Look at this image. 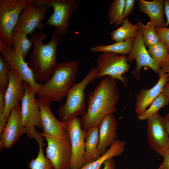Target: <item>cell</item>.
Listing matches in <instances>:
<instances>
[{"label": "cell", "mask_w": 169, "mask_h": 169, "mask_svg": "<svg viewBox=\"0 0 169 169\" xmlns=\"http://www.w3.org/2000/svg\"><path fill=\"white\" fill-rule=\"evenodd\" d=\"M159 79L152 88H142L136 95L135 111L138 115L145 111L162 91L164 86L168 81V75L162 71L161 68L158 74Z\"/></svg>", "instance_id": "cell-18"}, {"label": "cell", "mask_w": 169, "mask_h": 169, "mask_svg": "<svg viewBox=\"0 0 169 169\" xmlns=\"http://www.w3.org/2000/svg\"><path fill=\"white\" fill-rule=\"evenodd\" d=\"M11 45L24 59L27 57L33 45L30 39L28 38L27 34L22 32L13 34Z\"/></svg>", "instance_id": "cell-25"}, {"label": "cell", "mask_w": 169, "mask_h": 169, "mask_svg": "<svg viewBox=\"0 0 169 169\" xmlns=\"http://www.w3.org/2000/svg\"><path fill=\"white\" fill-rule=\"evenodd\" d=\"M103 167L102 169H115V163L113 158L105 160L103 162Z\"/></svg>", "instance_id": "cell-35"}, {"label": "cell", "mask_w": 169, "mask_h": 169, "mask_svg": "<svg viewBox=\"0 0 169 169\" xmlns=\"http://www.w3.org/2000/svg\"><path fill=\"white\" fill-rule=\"evenodd\" d=\"M50 8L47 5H37L30 2L20 15L13 34L22 32L31 35L36 29L42 31L44 27L42 21Z\"/></svg>", "instance_id": "cell-12"}, {"label": "cell", "mask_w": 169, "mask_h": 169, "mask_svg": "<svg viewBox=\"0 0 169 169\" xmlns=\"http://www.w3.org/2000/svg\"><path fill=\"white\" fill-rule=\"evenodd\" d=\"M147 138L151 149L162 156L167 150L169 136L164 117L158 112L147 119Z\"/></svg>", "instance_id": "cell-14"}, {"label": "cell", "mask_w": 169, "mask_h": 169, "mask_svg": "<svg viewBox=\"0 0 169 169\" xmlns=\"http://www.w3.org/2000/svg\"><path fill=\"white\" fill-rule=\"evenodd\" d=\"M25 133L22 123L21 105L12 109L9 119L0 135V149H8Z\"/></svg>", "instance_id": "cell-17"}, {"label": "cell", "mask_w": 169, "mask_h": 169, "mask_svg": "<svg viewBox=\"0 0 169 169\" xmlns=\"http://www.w3.org/2000/svg\"><path fill=\"white\" fill-rule=\"evenodd\" d=\"M68 123L71 148L70 169H80L85 165L86 132L82 129L78 117L72 119Z\"/></svg>", "instance_id": "cell-13"}, {"label": "cell", "mask_w": 169, "mask_h": 169, "mask_svg": "<svg viewBox=\"0 0 169 169\" xmlns=\"http://www.w3.org/2000/svg\"><path fill=\"white\" fill-rule=\"evenodd\" d=\"M40 109V117L43 133L50 136L61 138L68 135V123L57 119L50 108V103L40 98L36 99Z\"/></svg>", "instance_id": "cell-16"}, {"label": "cell", "mask_w": 169, "mask_h": 169, "mask_svg": "<svg viewBox=\"0 0 169 169\" xmlns=\"http://www.w3.org/2000/svg\"><path fill=\"white\" fill-rule=\"evenodd\" d=\"M142 34V40L146 47H149L158 43L161 39L156 32V27L150 21L146 25L143 24L141 21L138 22Z\"/></svg>", "instance_id": "cell-26"}, {"label": "cell", "mask_w": 169, "mask_h": 169, "mask_svg": "<svg viewBox=\"0 0 169 169\" xmlns=\"http://www.w3.org/2000/svg\"><path fill=\"white\" fill-rule=\"evenodd\" d=\"M163 117L166 127L169 136V120L166 118L165 117ZM166 150H169V139L167 146Z\"/></svg>", "instance_id": "cell-40"}, {"label": "cell", "mask_w": 169, "mask_h": 169, "mask_svg": "<svg viewBox=\"0 0 169 169\" xmlns=\"http://www.w3.org/2000/svg\"><path fill=\"white\" fill-rule=\"evenodd\" d=\"M126 141L117 139L106 152L96 160L85 164L80 169H100L106 160L121 155L124 152Z\"/></svg>", "instance_id": "cell-22"}, {"label": "cell", "mask_w": 169, "mask_h": 169, "mask_svg": "<svg viewBox=\"0 0 169 169\" xmlns=\"http://www.w3.org/2000/svg\"><path fill=\"white\" fill-rule=\"evenodd\" d=\"M169 103V99L162 93L160 94L152 102L148 108L143 112L137 115L140 120H147L151 116L158 112V111Z\"/></svg>", "instance_id": "cell-28"}, {"label": "cell", "mask_w": 169, "mask_h": 169, "mask_svg": "<svg viewBox=\"0 0 169 169\" xmlns=\"http://www.w3.org/2000/svg\"><path fill=\"white\" fill-rule=\"evenodd\" d=\"M155 29L161 40L166 44L169 53V28L156 27Z\"/></svg>", "instance_id": "cell-32"}, {"label": "cell", "mask_w": 169, "mask_h": 169, "mask_svg": "<svg viewBox=\"0 0 169 169\" xmlns=\"http://www.w3.org/2000/svg\"><path fill=\"white\" fill-rule=\"evenodd\" d=\"M78 63V60H71L58 63L50 78L41 84L36 93L38 98L50 103L62 101L74 85Z\"/></svg>", "instance_id": "cell-3"}, {"label": "cell", "mask_w": 169, "mask_h": 169, "mask_svg": "<svg viewBox=\"0 0 169 169\" xmlns=\"http://www.w3.org/2000/svg\"><path fill=\"white\" fill-rule=\"evenodd\" d=\"M162 71L168 75V81H169V54L165 60L160 65Z\"/></svg>", "instance_id": "cell-36"}, {"label": "cell", "mask_w": 169, "mask_h": 169, "mask_svg": "<svg viewBox=\"0 0 169 169\" xmlns=\"http://www.w3.org/2000/svg\"><path fill=\"white\" fill-rule=\"evenodd\" d=\"M99 141L98 150L102 156L107 151V148L116 141L118 122L113 114L105 117L99 126Z\"/></svg>", "instance_id": "cell-19"}, {"label": "cell", "mask_w": 169, "mask_h": 169, "mask_svg": "<svg viewBox=\"0 0 169 169\" xmlns=\"http://www.w3.org/2000/svg\"><path fill=\"white\" fill-rule=\"evenodd\" d=\"M98 72L97 67H92L79 82L74 84L66 96L65 103L59 108L58 115L59 120L68 122L72 119L83 115L86 112L84 90L90 83L94 82Z\"/></svg>", "instance_id": "cell-4"}, {"label": "cell", "mask_w": 169, "mask_h": 169, "mask_svg": "<svg viewBox=\"0 0 169 169\" xmlns=\"http://www.w3.org/2000/svg\"><path fill=\"white\" fill-rule=\"evenodd\" d=\"M39 133L46 138V157L51 162L54 169H70L71 157L70 141L68 135L61 138Z\"/></svg>", "instance_id": "cell-9"}, {"label": "cell", "mask_w": 169, "mask_h": 169, "mask_svg": "<svg viewBox=\"0 0 169 169\" xmlns=\"http://www.w3.org/2000/svg\"><path fill=\"white\" fill-rule=\"evenodd\" d=\"M138 2L139 11L146 14L156 27H165V22L163 17L164 0L147 1L139 0Z\"/></svg>", "instance_id": "cell-20"}, {"label": "cell", "mask_w": 169, "mask_h": 169, "mask_svg": "<svg viewBox=\"0 0 169 169\" xmlns=\"http://www.w3.org/2000/svg\"><path fill=\"white\" fill-rule=\"evenodd\" d=\"M147 51L151 57L159 66L169 54L166 44L161 40L157 44L148 47Z\"/></svg>", "instance_id": "cell-30"}, {"label": "cell", "mask_w": 169, "mask_h": 169, "mask_svg": "<svg viewBox=\"0 0 169 169\" xmlns=\"http://www.w3.org/2000/svg\"><path fill=\"white\" fill-rule=\"evenodd\" d=\"M126 0H114L110 4L108 17L110 24H120Z\"/></svg>", "instance_id": "cell-29"}, {"label": "cell", "mask_w": 169, "mask_h": 169, "mask_svg": "<svg viewBox=\"0 0 169 169\" xmlns=\"http://www.w3.org/2000/svg\"><path fill=\"white\" fill-rule=\"evenodd\" d=\"M135 0H126L123 11L122 15L120 24L122 23L123 20L129 15L134 8ZM119 24V25H120Z\"/></svg>", "instance_id": "cell-33"}, {"label": "cell", "mask_w": 169, "mask_h": 169, "mask_svg": "<svg viewBox=\"0 0 169 169\" xmlns=\"http://www.w3.org/2000/svg\"><path fill=\"white\" fill-rule=\"evenodd\" d=\"M10 68L7 62L0 55V89L6 90L9 83L8 71Z\"/></svg>", "instance_id": "cell-31"}, {"label": "cell", "mask_w": 169, "mask_h": 169, "mask_svg": "<svg viewBox=\"0 0 169 169\" xmlns=\"http://www.w3.org/2000/svg\"><path fill=\"white\" fill-rule=\"evenodd\" d=\"M47 37L45 33L40 32L29 37L33 47L29 56V64L36 82L41 84L50 78L58 65L56 55L61 40V37L54 31L50 41L43 43Z\"/></svg>", "instance_id": "cell-2"}, {"label": "cell", "mask_w": 169, "mask_h": 169, "mask_svg": "<svg viewBox=\"0 0 169 169\" xmlns=\"http://www.w3.org/2000/svg\"><path fill=\"white\" fill-rule=\"evenodd\" d=\"M122 24L120 27L113 30L110 33L111 39L115 42L135 38L138 33L139 25L132 24L127 18L123 20Z\"/></svg>", "instance_id": "cell-24"}, {"label": "cell", "mask_w": 169, "mask_h": 169, "mask_svg": "<svg viewBox=\"0 0 169 169\" xmlns=\"http://www.w3.org/2000/svg\"><path fill=\"white\" fill-rule=\"evenodd\" d=\"M85 139V164L94 161L102 156L98 150L99 141V127L86 132Z\"/></svg>", "instance_id": "cell-21"}, {"label": "cell", "mask_w": 169, "mask_h": 169, "mask_svg": "<svg viewBox=\"0 0 169 169\" xmlns=\"http://www.w3.org/2000/svg\"><path fill=\"white\" fill-rule=\"evenodd\" d=\"M162 156L163 161L158 169H169V150H167Z\"/></svg>", "instance_id": "cell-34"}, {"label": "cell", "mask_w": 169, "mask_h": 169, "mask_svg": "<svg viewBox=\"0 0 169 169\" xmlns=\"http://www.w3.org/2000/svg\"><path fill=\"white\" fill-rule=\"evenodd\" d=\"M134 59L136 61V67L134 70L132 71V74L136 79H139L140 72L141 68L143 67L151 69L158 75L160 67L151 57L146 49L140 28L132 44L131 51L126 56L128 63L132 62Z\"/></svg>", "instance_id": "cell-15"}, {"label": "cell", "mask_w": 169, "mask_h": 169, "mask_svg": "<svg viewBox=\"0 0 169 169\" xmlns=\"http://www.w3.org/2000/svg\"><path fill=\"white\" fill-rule=\"evenodd\" d=\"M44 137L37 140L39 146V151L36 157L29 162L28 166L30 169H54L50 161L44 155L42 147Z\"/></svg>", "instance_id": "cell-27"}, {"label": "cell", "mask_w": 169, "mask_h": 169, "mask_svg": "<svg viewBox=\"0 0 169 169\" xmlns=\"http://www.w3.org/2000/svg\"><path fill=\"white\" fill-rule=\"evenodd\" d=\"M164 13L165 14L166 21L165 22V27L169 25V0H164Z\"/></svg>", "instance_id": "cell-38"}, {"label": "cell", "mask_w": 169, "mask_h": 169, "mask_svg": "<svg viewBox=\"0 0 169 169\" xmlns=\"http://www.w3.org/2000/svg\"><path fill=\"white\" fill-rule=\"evenodd\" d=\"M88 97L87 110L79 119L81 127L86 132L98 126L106 116L116 111L120 98L117 80L104 77Z\"/></svg>", "instance_id": "cell-1"}, {"label": "cell", "mask_w": 169, "mask_h": 169, "mask_svg": "<svg viewBox=\"0 0 169 169\" xmlns=\"http://www.w3.org/2000/svg\"><path fill=\"white\" fill-rule=\"evenodd\" d=\"M5 90L0 89V114H2L5 106Z\"/></svg>", "instance_id": "cell-37"}, {"label": "cell", "mask_w": 169, "mask_h": 169, "mask_svg": "<svg viewBox=\"0 0 169 169\" xmlns=\"http://www.w3.org/2000/svg\"><path fill=\"white\" fill-rule=\"evenodd\" d=\"M135 38H128L123 41L106 45L99 44L91 47L90 50L94 52H110L118 55H126L130 53Z\"/></svg>", "instance_id": "cell-23"}, {"label": "cell", "mask_w": 169, "mask_h": 169, "mask_svg": "<svg viewBox=\"0 0 169 169\" xmlns=\"http://www.w3.org/2000/svg\"><path fill=\"white\" fill-rule=\"evenodd\" d=\"M165 117L169 120V112L165 116Z\"/></svg>", "instance_id": "cell-41"}, {"label": "cell", "mask_w": 169, "mask_h": 169, "mask_svg": "<svg viewBox=\"0 0 169 169\" xmlns=\"http://www.w3.org/2000/svg\"><path fill=\"white\" fill-rule=\"evenodd\" d=\"M24 84L25 94L21 104L22 125L28 137L36 139L40 135L35 127L42 128L40 109L35 97V92L28 84L24 82Z\"/></svg>", "instance_id": "cell-7"}, {"label": "cell", "mask_w": 169, "mask_h": 169, "mask_svg": "<svg viewBox=\"0 0 169 169\" xmlns=\"http://www.w3.org/2000/svg\"><path fill=\"white\" fill-rule=\"evenodd\" d=\"M0 52L10 69L14 71L24 82L28 84L36 94L41 84L36 82L28 63L11 45H7L0 42Z\"/></svg>", "instance_id": "cell-10"}, {"label": "cell", "mask_w": 169, "mask_h": 169, "mask_svg": "<svg viewBox=\"0 0 169 169\" xmlns=\"http://www.w3.org/2000/svg\"><path fill=\"white\" fill-rule=\"evenodd\" d=\"M29 0H0V42L11 45L19 15Z\"/></svg>", "instance_id": "cell-6"}, {"label": "cell", "mask_w": 169, "mask_h": 169, "mask_svg": "<svg viewBox=\"0 0 169 169\" xmlns=\"http://www.w3.org/2000/svg\"><path fill=\"white\" fill-rule=\"evenodd\" d=\"M162 93L169 99V81L167 82L165 84Z\"/></svg>", "instance_id": "cell-39"}, {"label": "cell", "mask_w": 169, "mask_h": 169, "mask_svg": "<svg viewBox=\"0 0 169 169\" xmlns=\"http://www.w3.org/2000/svg\"><path fill=\"white\" fill-rule=\"evenodd\" d=\"M9 81L5 90V106L4 110L0 114V134L8 122L11 110L21 101L24 94V82L13 70L8 71Z\"/></svg>", "instance_id": "cell-11"}, {"label": "cell", "mask_w": 169, "mask_h": 169, "mask_svg": "<svg viewBox=\"0 0 169 169\" xmlns=\"http://www.w3.org/2000/svg\"><path fill=\"white\" fill-rule=\"evenodd\" d=\"M37 5H47L52 8L53 13L48 18L44 26L54 27V31L60 37L66 33L70 18L74 11L79 9V0H29Z\"/></svg>", "instance_id": "cell-5"}, {"label": "cell", "mask_w": 169, "mask_h": 169, "mask_svg": "<svg viewBox=\"0 0 169 169\" xmlns=\"http://www.w3.org/2000/svg\"><path fill=\"white\" fill-rule=\"evenodd\" d=\"M95 61L98 66L96 78L109 76L119 80L125 87H127V81L123 74L128 71L130 66L126 55H119L110 52H104L100 54Z\"/></svg>", "instance_id": "cell-8"}]
</instances>
